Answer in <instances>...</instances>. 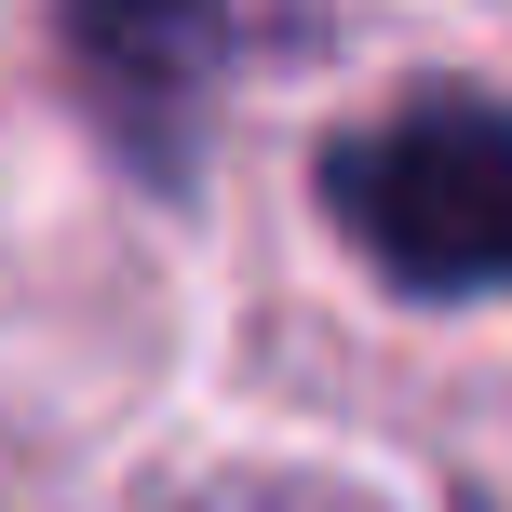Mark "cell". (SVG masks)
<instances>
[{
	"label": "cell",
	"mask_w": 512,
	"mask_h": 512,
	"mask_svg": "<svg viewBox=\"0 0 512 512\" xmlns=\"http://www.w3.org/2000/svg\"><path fill=\"white\" fill-rule=\"evenodd\" d=\"M324 216L391 297H512V108L405 95L324 149Z\"/></svg>",
	"instance_id": "1"
},
{
	"label": "cell",
	"mask_w": 512,
	"mask_h": 512,
	"mask_svg": "<svg viewBox=\"0 0 512 512\" xmlns=\"http://www.w3.org/2000/svg\"><path fill=\"white\" fill-rule=\"evenodd\" d=\"M68 14V81L95 108V135L135 176L189 189L216 149V108L243 81L297 68L337 27V0H54Z\"/></svg>",
	"instance_id": "2"
},
{
	"label": "cell",
	"mask_w": 512,
	"mask_h": 512,
	"mask_svg": "<svg viewBox=\"0 0 512 512\" xmlns=\"http://www.w3.org/2000/svg\"><path fill=\"white\" fill-rule=\"evenodd\" d=\"M189 512H351V499H324V486H216V499H189Z\"/></svg>",
	"instance_id": "3"
}]
</instances>
